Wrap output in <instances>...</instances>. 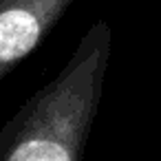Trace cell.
Segmentation results:
<instances>
[{
  "instance_id": "obj_2",
  "label": "cell",
  "mask_w": 161,
  "mask_h": 161,
  "mask_svg": "<svg viewBox=\"0 0 161 161\" xmlns=\"http://www.w3.org/2000/svg\"><path fill=\"white\" fill-rule=\"evenodd\" d=\"M14 161H66L69 152L55 141H27L11 152Z\"/></svg>"
},
{
  "instance_id": "obj_1",
  "label": "cell",
  "mask_w": 161,
  "mask_h": 161,
  "mask_svg": "<svg viewBox=\"0 0 161 161\" xmlns=\"http://www.w3.org/2000/svg\"><path fill=\"white\" fill-rule=\"evenodd\" d=\"M40 36V27L33 14L25 9H7L0 16V58L14 62L27 55Z\"/></svg>"
}]
</instances>
